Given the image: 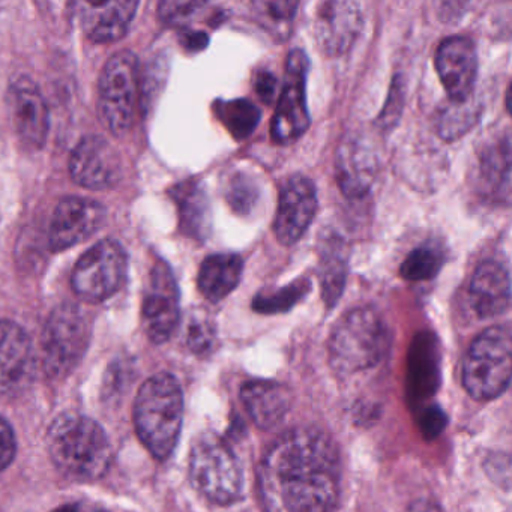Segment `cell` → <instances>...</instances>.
<instances>
[{
	"instance_id": "obj_39",
	"label": "cell",
	"mask_w": 512,
	"mask_h": 512,
	"mask_svg": "<svg viewBox=\"0 0 512 512\" xmlns=\"http://www.w3.org/2000/svg\"><path fill=\"white\" fill-rule=\"evenodd\" d=\"M277 79H275L274 73L268 70L257 71L256 77H254V89L256 94L259 95L260 100L271 106L274 103L275 92H277Z\"/></svg>"
},
{
	"instance_id": "obj_13",
	"label": "cell",
	"mask_w": 512,
	"mask_h": 512,
	"mask_svg": "<svg viewBox=\"0 0 512 512\" xmlns=\"http://www.w3.org/2000/svg\"><path fill=\"white\" fill-rule=\"evenodd\" d=\"M317 190L311 179L293 175L284 181L278 197L274 232L280 244L290 247L307 232L316 217Z\"/></svg>"
},
{
	"instance_id": "obj_31",
	"label": "cell",
	"mask_w": 512,
	"mask_h": 512,
	"mask_svg": "<svg viewBox=\"0 0 512 512\" xmlns=\"http://www.w3.org/2000/svg\"><path fill=\"white\" fill-rule=\"evenodd\" d=\"M478 109L473 104V98L464 103L449 101L437 113L436 127L439 136L446 142H454L467 133L475 125Z\"/></svg>"
},
{
	"instance_id": "obj_35",
	"label": "cell",
	"mask_w": 512,
	"mask_h": 512,
	"mask_svg": "<svg viewBox=\"0 0 512 512\" xmlns=\"http://www.w3.org/2000/svg\"><path fill=\"white\" fill-rule=\"evenodd\" d=\"M205 2H181V0H166L158 7L161 20L170 26H184L190 23L203 8Z\"/></svg>"
},
{
	"instance_id": "obj_26",
	"label": "cell",
	"mask_w": 512,
	"mask_h": 512,
	"mask_svg": "<svg viewBox=\"0 0 512 512\" xmlns=\"http://www.w3.org/2000/svg\"><path fill=\"white\" fill-rule=\"evenodd\" d=\"M179 208L181 230L196 241H205L211 232V205L208 194L197 182H184L173 191Z\"/></svg>"
},
{
	"instance_id": "obj_12",
	"label": "cell",
	"mask_w": 512,
	"mask_h": 512,
	"mask_svg": "<svg viewBox=\"0 0 512 512\" xmlns=\"http://www.w3.org/2000/svg\"><path fill=\"white\" fill-rule=\"evenodd\" d=\"M361 4L352 0H328L317 5L314 37L323 55L338 58L352 49L362 31Z\"/></svg>"
},
{
	"instance_id": "obj_3",
	"label": "cell",
	"mask_w": 512,
	"mask_h": 512,
	"mask_svg": "<svg viewBox=\"0 0 512 512\" xmlns=\"http://www.w3.org/2000/svg\"><path fill=\"white\" fill-rule=\"evenodd\" d=\"M184 419V395L175 376L160 373L143 383L134 403V424L143 445L157 460L172 455Z\"/></svg>"
},
{
	"instance_id": "obj_17",
	"label": "cell",
	"mask_w": 512,
	"mask_h": 512,
	"mask_svg": "<svg viewBox=\"0 0 512 512\" xmlns=\"http://www.w3.org/2000/svg\"><path fill=\"white\" fill-rule=\"evenodd\" d=\"M35 352L25 329L0 320V394L17 395L34 379Z\"/></svg>"
},
{
	"instance_id": "obj_16",
	"label": "cell",
	"mask_w": 512,
	"mask_h": 512,
	"mask_svg": "<svg viewBox=\"0 0 512 512\" xmlns=\"http://www.w3.org/2000/svg\"><path fill=\"white\" fill-rule=\"evenodd\" d=\"M434 64L449 101L464 103L473 98L478 77V55L470 38L457 35L443 40Z\"/></svg>"
},
{
	"instance_id": "obj_9",
	"label": "cell",
	"mask_w": 512,
	"mask_h": 512,
	"mask_svg": "<svg viewBox=\"0 0 512 512\" xmlns=\"http://www.w3.org/2000/svg\"><path fill=\"white\" fill-rule=\"evenodd\" d=\"M128 257L116 241L98 242L89 248L73 271L74 293L82 301L98 304L112 298L127 277Z\"/></svg>"
},
{
	"instance_id": "obj_28",
	"label": "cell",
	"mask_w": 512,
	"mask_h": 512,
	"mask_svg": "<svg viewBox=\"0 0 512 512\" xmlns=\"http://www.w3.org/2000/svg\"><path fill=\"white\" fill-rule=\"evenodd\" d=\"M224 197L235 214L248 217L259 208L262 200V184L248 170H236L227 179Z\"/></svg>"
},
{
	"instance_id": "obj_7",
	"label": "cell",
	"mask_w": 512,
	"mask_h": 512,
	"mask_svg": "<svg viewBox=\"0 0 512 512\" xmlns=\"http://www.w3.org/2000/svg\"><path fill=\"white\" fill-rule=\"evenodd\" d=\"M139 100V59L130 50L115 53L98 83V115L107 131L122 136L133 127Z\"/></svg>"
},
{
	"instance_id": "obj_29",
	"label": "cell",
	"mask_w": 512,
	"mask_h": 512,
	"mask_svg": "<svg viewBox=\"0 0 512 512\" xmlns=\"http://www.w3.org/2000/svg\"><path fill=\"white\" fill-rule=\"evenodd\" d=\"M445 260L446 253L439 242H424L404 260L400 268L401 278L407 281L433 280L439 274Z\"/></svg>"
},
{
	"instance_id": "obj_37",
	"label": "cell",
	"mask_w": 512,
	"mask_h": 512,
	"mask_svg": "<svg viewBox=\"0 0 512 512\" xmlns=\"http://www.w3.org/2000/svg\"><path fill=\"white\" fill-rule=\"evenodd\" d=\"M485 472L487 475L496 482L500 487L509 490L511 485V461H509V455L502 454H491L487 457L484 463Z\"/></svg>"
},
{
	"instance_id": "obj_15",
	"label": "cell",
	"mask_w": 512,
	"mask_h": 512,
	"mask_svg": "<svg viewBox=\"0 0 512 512\" xmlns=\"http://www.w3.org/2000/svg\"><path fill=\"white\" fill-rule=\"evenodd\" d=\"M107 209L83 197H65L53 212L49 230L52 251L68 250L98 232L106 221Z\"/></svg>"
},
{
	"instance_id": "obj_36",
	"label": "cell",
	"mask_w": 512,
	"mask_h": 512,
	"mask_svg": "<svg viewBox=\"0 0 512 512\" xmlns=\"http://www.w3.org/2000/svg\"><path fill=\"white\" fill-rule=\"evenodd\" d=\"M401 77L397 76L392 82L391 91H389L388 101H386L385 109L380 113L379 124L385 130H391L398 119L404 107V85L400 82Z\"/></svg>"
},
{
	"instance_id": "obj_4",
	"label": "cell",
	"mask_w": 512,
	"mask_h": 512,
	"mask_svg": "<svg viewBox=\"0 0 512 512\" xmlns=\"http://www.w3.org/2000/svg\"><path fill=\"white\" fill-rule=\"evenodd\" d=\"M389 329L371 307L344 314L329 338V362L335 373L349 377L376 367L389 349Z\"/></svg>"
},
{
	"instance_id": "obj_2",
	"label": "cell",
	"mask_w": 512,
	"mask_h": 512,
	"mask_svg": "<svg viewBox=\"0 0 512 512\" xmlns=\"http://www.w3.org/2000/svg\"><path fill=\"white\" fill-rule=\"evenodd\" d=\"M47 439L53 463L70 478L94 481L110 467L112 448L106 431L88 416H58L50 425Z\"/></svg>"
},
{
	"instance_id": "obj_32",
	"label": "cell",
	"mask_w": 512,
	"mask_h": 512,
	"mask_svg": "<svg viewBox=\"0 0 512 512\" xmlns=\"http://www.w3.org/2000/svg\"><path fill=\"white\" fill-rule=\"evenodd\" d=\"M311 292V280L301 277L274 292H262L254 298L253 310L262 314L286 313Z\"/></svg>"
},
{
	"instance_id": "obj_6",
	"label": "cell",
	"mask_w": 512,
	"mask_h": 512,
	"mask_svg": "<svg viewBox=\"0 0 512 512\" xmlns=\"http://www.w3.org/2000/svg\"><path fill=\"white\" fill-rule=\"evenodd\" d=\"M190 478L196 490L215 505L227 506L241 500L244 476L238 457L217 434H203L190 455Z\"/></svg>"
},
{
	"instance_id": "obj_14",
	"label": "cell",
	"mask_w": 512,
	"mask_h": 512,
	"mask_svg": "<svg viewBox=\"0 0 512 512\" xmlns=\"http://www.w3.org/2000/svg\"><path fill=\"white\" fill-rule=\"evenodd\" d=\"M70 173L86 190H110L122 178L121 155L104 137H85L71 154Z\"/></svg>"
},
{
	"instance_id": "obj_20",
	"label": "cell",
	"mask_w": 512,
	"mask_h": 512,
	"mask_svg": "<svg viewBox=\"0 0 512 512\" xmlns=\"http://www.w3.org/2000/svg\"><path fill=\"white\" fill-rule=\"evenodd\" d=\"M469 302L479 319H493L511 305V280L503 263L485 260L476 268L469 286Z\"/></svg>"
},
{
	"instance_id": "obj_19",
	"label": "cell",
	"mask_w": 512,
	"mask_h": 512,
	"mask_svg": "<svg viewBox=\"0 0 512 512\" xmlns=\"http://www.w3.org/2000/svg\"><path fill=\"white\" fill-rule=\"evenodd\" d=\"M377 163L373 148L359 137L341 143L335 157V179L344 196L361 199L370 193L376 181Z\"/></svg>"
},
{
	"instance_id": "obj_43",
	"label": "cell",
	"mask_w": 512,
	"mask_h": 512,
	"mask_svg": "<svg viewBox=\"0 0 512 512\" xmlns=\"http://www.w3.org/2000/svg\"><path fill=\"white\" fill-rule=\"evenodd\" d=\"M92 512H106V511H92Z\"/></svg>"
},
{
	"instance_id": "obj_10",
	"label": "cell",
	"mask_w": 512,
	"mask_h": 512,
	"mask_svg": "<svg viewBox=\"0 0 512 512\" xmlns=\"http://www.w3.org/2000/svg\"><path fill=\"white\" fill-rule=\"evenodd\" d=\"M310 59L304 50L289 53L286 80L271 124V136L278 145H289L304 136L311 118L307 104V77Z\"/></svg>"
},
{
	"instance_id": "obj_22",
	"label": "cell",
	"mask_w": 512,
	"mask_h": 512,
	"mask_svg": "<svg viewBox=\"0 0 512 512\" xmlns=\"http://www.w3.org/2000/svg\"><path fill=\"white\" fill-rule=\"evenodd\" d=\"M242 403L254 424L272 430L286 419L292 407V394L286 386L272 380H251L241 389Z\"/></svg>"
},
{
	"instance_id": "obj_38",
	"label": "cell",
	"mask_w": 512,
	"mask_h": 512,
	"mask_svg": "<svg viewBox=\"0 0 512 512\" xmlns=\"http://www.w3.org/2000/svg\"><path fill=\"white\" fill-rule=\"evenodd\" d=\"M16 455V437L13 428L0 418V472L10 466Z\"/></svg>"
},
{
	"instance_id": "obj_21",
	"label": "cell",
	"mask_w": 512,
	"mask_h": 512,
	"mask_svg": "<svg viewBox=\"0 0 512 512\" xmlns=\"http://www.w3.org/2000/svg\"><path fill=\"white\" fill-rule=\"evenodd\" d=\"M80 22L89 40L98 44L115 43L127 34L136 17L139 2H83L79 5Z\"/></svg>"
},
{
	"instance_id": "obj_18",
	"label": "cell",
	"mask_w": 512,
	"mask_h": 512,
	"mask_svg": "<svg viewBox=\"0 0 512 512\" xmlns=\"http://www.w3.org/2000/svg\"><path fill=\"white\" fill-rule=\"evenodd\" d=\"M8 107L17 136L26 145L43 148L49 136V109L40 89L29 77H19L11 83Z\"/></svg>"
},
{
	"instance_id": "obj_40",
	"label": "cell",
	"mask_w": 512,
	"mask_h": 512,
	"mask_svg": "<svg viewBox=\"0 0 512 512\" xmlns=\"http://www.w3.org/2000/svg\"><path fill=\"white\" fill-rule=\"evenodd\" d=\"M208 43V35L203 34V32H190V34L185 35L184 38L185 47H187L188 50H194V52L205 49Z\"/></svg>"
},
{
	"instance_id": "obj_25",
	"label": "cell",
	"mask_w": 512,
	"mask_h": 512,
	"mask_svg": "<svg viewBox=\"0 0 512 512\" xmlns=\"http://www.w3.org/2000/svg\"><path fill=\"white\" fill-rule=\"evenodd\" d=\"M244 260L233 253L206 257L199 269L197 286L208 301L220 302L241 283Z\"/></svg>"
},
{
	"instance_id": "obj_5",
	"label": "cell",
	"mask_w": 512,
	"mask_h": 512,
	"mask_svg": "<svg viewBox=\"0 0 512 512\" xmlns=\"http://www.w3.org/2000/svg\"><path fill=\"white\" fill-rule=\"evenodd\" d=\"M512 338L508 325L491 326L470 344L463 362V385L478 401L500 397L511 382Z\"/></svg>"
},
{
	"instance_id": "obj_23",
	"label": "cell",
	"mask_w": 512,
	"mask_h": 512,
	"mask_svg": "<svg viewBox=\"0 0 512 512\" xmlns=\"http://www.w3.org/2000/svg\"><path fill=\"white\" fill-rule=\"evenodd\" d=\"M479 181L490 199L509 203L511 191V142L509 134L485 146L479 157Z\"/></svg>"
},
{
	"instance_id": "obj_34",
	"label": "cell",
	"mask_w": 512,
	"mask_h": 512,
	"mask_svg": "<svg viewBox=\"0 0 512 512\" xmlns=\"http://www.w3.org/2000/svg\"><path fill=\"white\" fill-rule=\"evenodd\" d=\"M187 344L191 352L208 355L217 344V331L208 317L197 316L191 319L187 328Z\"/></svg>"
},
{
	"instance_id": "obj_41",
	"label": "cell",
	"mask_w": 512,
	"mask_h": 512,
	"mask_svg": "<svg viewBox=\"0 0 512 512\" xmlns=\"http://www.w3.org/2000/svg\"><path fill=\"white\" fill-rule=\"evenodd\" d=\"M407 512H443V509L434 500L418 499L407 508Z\"/></svg>"
},
{
	"instance_id": "obj_1",
	"label": "cell",
	"mask_w": 512,
	"mask_h": 512,
	"mask_svg": "<svg viewBox=\"0 0 512 512\" xmlns=\"http://www.w3.org/2000/svg\"><path fill=\"white\" fill-rule=\"evenodd\" d=\"M341 460L334 440L313 427L281 434L260 463L265 512H335Z\"/></svg>"
},
{
	"instance_id": "obj_33",
	"label": "cell",
	"mask_w": 512,
	"mask_h": 512,
	"mask_svg": "<svg viewBox=\"0 0 512 512\" xmlns=\"http://www.w3.org/2000/svg\"><path fill=\"white\" fill-rule=\"evenodd\" d=\"M253 8L259 22L272 35H281V38H286V28L292 25L298 13L299 4L293 0H259V2H253Z\"/></svg>"
},
{
	"instance_id": "obj_27",
	"label": "cell",
	"mask_w": 512,
	"mask_h": 512,
	"mask_svg": "<svg viewBox=\"0 0 512 512\" xmlns=\"http://www.w3.org/2000/svg\"><path fill=\"white\" fill-rule=\"evenodd\" d=\"M410 379L413 382L416 397L433 394L439 376V353L433 335H419L413 344Z\"/></svg>"
},
{
	"instance_id": "obj_30",
	"label": "cell",
	"mask_w": 512,
	"mask_h": 512,
	"mask_svg": "<svg viewBox=\"0 0 512 512\" xmlns=\"http://www.w3.org/2000/svg\"><path fill=\"white\" fill-rule=\"evenodd\" d=\"M217 113L218 118L236 140H244L251 136L262 119L260 110L245 98L221 101L217 106Z\"/></svg>"
},
{
	"instance_id": "obj_24",
	"label": "cell",
	"mask_w": 512,
	"mask_h": 512,
	"mask_svg": "<svg viewBox=\"0 0 512 512\" xmlns=\"http://www.w3.org/2000/svg\"><path fill=\"white\" fill-rule=\"evenodd\" d=\"M319 274L322 298L326 307L334 308L343 295L347 280L346 242L337 233L319 239Z\"/></svg>"
},
{
	"instance_id": "obj_8",
	"label": "cell",
	"mask_w": 512,
	"mask_h": 512,
	"mask_svg": "<svg viewBox=\"0 0 512 512\" xmlns=\"http://www.w3.org/2000/svg\"><path fill=\"white\" fill-rule=\"evenodd\" d=\"M89 325L76 305L64 304L52 311L43 332V367L52 379L70 374L82 361L89 344Z\"/></svg>"
},
{
	"instance_id": "obj_42",
	"label": "cell",
	"mask_w": 512,
	"mask_h": 512,
	"mask_svg": "<svg viewBox=\"0 0 512 512\" xmlns=\"http://www.w3.org/2000/svg\"><path fill=\"white\" fill-rule=\"evenodd\" d=\"M55 512H88L79 505H65L62 508L56 509Z\"/></svg>"
},
{
	"instance_id": "obj_11",
	"label": "cell",
	"mask_w": 512,
	"mask_h": 512,
	"mask_svg": "<svg viewBox=\"0 0 512 512\" xmlns=\"http://www.w3.org/2000/svg\"><path fill=\"white\" fill-rule=\"evenodd\" d=\"M179 290L172 269L160 262L149 277L148 289L143 299L142 319L149 340L163 344L178 328Z\"/></svg>"
}]
</instances>
